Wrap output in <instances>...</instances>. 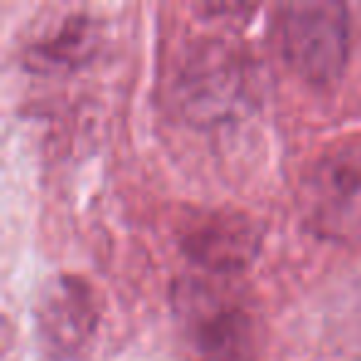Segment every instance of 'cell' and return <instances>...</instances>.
<instances>
[{
	"label": "cell",
	"instance_id": "6da1fadb",
	"mask_svg": "<svg viewBox=\"0 0 361 361\" xmlns=\"http://www.w3.org/2000/svg\"><path fill=\"white\" fill-rule=\"evenodd\" d=\"M171 97L178 114L196 126L233 121L255 97V67L233 42L198 37L176 62Z\"/></svg>",
	"mask_w": 361,
	"mask_h": 361
},
{
	"label": "cell",
	"instance_id": "7a4b0ae2",
	"mask_svg": "<svg viewBox=\"0 0 361 361\" xmlns=\"http://www.w3.org/2000/svg\"><path fill=\"white\" fill-rule=\"evenodd\" d=\"M173 307L188 361H255V314L233 290L193 277L180 280Z\"/></svg>",
	"mask_w": 361,
	"mask_h": 361
},
{
	"label": "cell",
	"instance_id": "3957f363",
	"mask_svg": "<svg viewBox=\"0 0 361 361\" xmlns=\"http://www.w3.org/2000/svg\"><path fill=\"white\" fill-rule=\"evenodd\" d=\"M297 206L314 235L361 243V136L334 141L305 166Z\"/></svg>",
	"mask_w": 361,
	"mask_h": 361
},
{
	"label": "cell",
	"instance_id": "277c9868",
	"mask_svg": "<svg viewBox=\"0 0 361 361\" xmlns=\"http://www.w3.org/2000/svg\"><path fill=\"white\" fill-rule=\"evenodd\" d=\"M277 40L292 72L331 85L349 62V11L336 0H297L277 8Z\"/></svg>",
	"mask_w": 361,
	"mask_h": 361
},
{
	"label": "cell",
	"instance_id": "5b68a950",
	"mask_svg": "<svg viewBox=\"0 0 361 361\" xmlns=\"http://www.w3.org/2000/svg\"><path fill=\"white\" fill-rule=\"evenodd\" d=\"M183 255L211 275H233L250 265L262 245L260 223L235 208H201L178 228Z\"/></svg>",
	"mask_w": 361,
	"mask_h": 361
},
{
	"label": "cell",
	"instance_id": "8992f818",
	"mask_svg": "<svg viewBox=\"0 0 361 361\" xmlns=\"http://www.w3.org/2000/svg\"><path fill=\"white\" fill-rule=\"evenodd\" d=\"M37 334L52 359H72L92 341L99 324V300L80 275H55L37 297Z\"/></svg>",
	"mask_w": 361,
	"mask_h": 361
},
{
	"label": "cell",
	"instance_id": "52a82bcc",
	"mask_svg": "<svg viewBox=\"0 0 361 361\" xmlns=\"http://www.w3.org/2000/svg\"><path fill=\"white\" fill-rule=\"evenodd\" d=\"M99 20L87 11H67L37 30L23 47V65L37 75H62L87 65L99 50Z\"/></svg>",
	"mask_w": 361,
	"mask_h": 361
},
{
	"label": "cell",
	"instance_id": "ba28073f",
	"mask_svg": "<svg viewBox=\"0 0 361 361\" xmlns=\"http://www.w3.org/2000/svg\"><path fill=\"white\" fill-rule=\"evenodd\" d=\"M351 317H354V329H356V334L361 336V285H359V290L354 292V307H351Z\"/></svg>",
	"mask_w": 361,
	"mask_h": 361
}]
</instances>
